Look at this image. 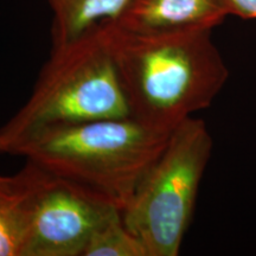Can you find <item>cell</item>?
<instances>
[{
	"label": "cell",
	"instance_id": "cell-8",
	"mask_svg": "<svg viewBox=\"0 0 256 256\" xmlns=\"http://www.w3.org/2000/svg\"><path fill=\"white\" fill-rule=\"evenodd\" d=\"M0 188V256H23L28 232V198L20 174Z\"/></svg>",
	"mask_w": 256,
	"mask_h": 256
},
{
	"label": "cell",
	"instance_id": "cell-2",
	"mask_svg": "<svg viewBox=\"0 0 256 256\" xmlns=\"http://www.w3.org/2000/svg\"><path fill=\"white\" fill-rule=\"evenodd\" d=\"M170 134L132 116L110 118L46 128L16 142L6 153L25 156L122 211Z\"/></svg>",
	"mask_w": 256,
	"mask_h": 256
},
{
	"label": "cell",
	"instance_id": "cell-5",
	"mask_svg": "<svg viewBox=\"0 0 256 256\" xmlns=\"http://www.w3.org/2000/svg\"><path fill=\"white\" fill-rule=\"evenodd\" d=\"M19 174L28 198L23 256H83L92 232L120 210L87 188L30 162Z\"/></svg>",
	"mask_w": 256,
	"mask_h": 256
},
{
	"label": "cell",
	"instance_id": "cell-4",
	"mask_svg": "<svg viewBox=\"0 0 256 256\" xmlns=\"http://www.w3.org/2000/svg\"><path fill=\"white\" fill-rule=\"evenodd\" d=\"M211 151L212 139L206 122L188 118L170 134L121 211L147 256L179 254Z\"/></svg>",
	"mask_w": 256,
	"mask_h": 256
},
{
	"label": "cell",
	"instance_id": "cell-3",
	"mask_svg": "<svg viewBox=\"0 0 256 256\" xmlns=\"http://www.w3.org/2000/svg\"><path fill=\"white\" fill-rule=\"evenodd\" d=\"M130 116L108 22L52 48L26 104L0 128V153L46 128Z\"/></svg>",
	"mask_w": 256,
	"mask_h": 256
},
{
	"label": "cell",
	"instance_id": "cell-10",
	"mask_svg": "<svg viewBox=\"0 0 256 256\" xmlns=\"http://www.w3.org/2000/svg\"><path fill=\"white\" fill-rule=\"evenodd\" d=\"M229 16L256 19V0H223Z\"/></svg>",
	"mask_w": 256,
	"mask_h": 256
},
{
	"label": "cell",
	"instance_id": "cell-7",
	"mask_svg": "<svg viewBox=\"0 0 256 256\" xmlns=\"http://www.w3.org/2000/svg\"><path fill=\"white\" fill-rule=\"evenodd\" d=\"M130 0H49L52 11V48L64 46L96 25L114 22Z\"/></svg>",
	"mask_w": 256,
	"mask_h": 256
},
{
	"label": "cell",
	"instance_id": "cell-6",
	"mask_svg": "<svg viewBox=\"0 0 256 256\" xmlns=\"http://www.w3.org/2000/svg\"><path fill=\"white\" fill-rule=\"evenodd\" d=\"M228 16L223 0H130L114 23L139 34L212 31Z\"/></svg>",
	"mask_w": 256,
	"mask_h": 256
},
{
	"label": "cell",
	"instance_id": "cell-11",
	"mask_svg": "<svg viewBox=\"0 0 256 256\" xmlns=\"http://www.w3.org/2000/svg\"><path fill=\"white\" fill-rule=\"evenodd\" d=\"M16 182V176H11V177H4L0 176V188H11Z\"/></svg>",
	"mask_w": 256,
	"mask_h": 256
},
{
	"label": "cell",
	"instance_id": "cell-1",
	"mask_svg": "<svg viewBox=\"0 0 256 256\" xmlns=\"http://www.w3.org/2000/svg\"><path fill=\"white\" fill-rule=\"evenodd\" d=\"M108 25L130 116L146 126L172 132L209 107L228 80L211 30L139 34Z\"/></svg>",
	"mask_w": 256,
	"mask_h": 256
},
{
	"label": "cell",
	"instance_id": "cell-9",
	"mask_svg": "<svg viewBox=\"0 0 256 256\" xmlns=\"http://www.w3.org/2000/svg\"><path fill=\"white\" fill-rule=\"evenodd\" d=\"M83 256H147V252L126 226L121 210H116L92 232Z\"/></svg>",
	"mask_w": 256,
	"mask_h": 256
}]
</instances>
